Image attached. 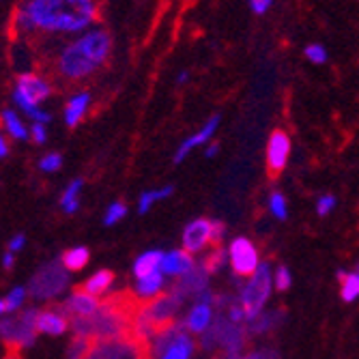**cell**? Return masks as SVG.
Instances as JSON below:
<instances>
[{
  "label": "cell",
  "instance_id": "6da1fadb",
  "mask_svg": "<svg viewBox=\"0 0 359 359\" xmlns=\"http://www.w3.org/2000/svg\"><path fill=\"white\" fill-rule=\"evenodd\" d=\"M100 0H20L11 11L13 37H78L97 26Z\"/></svg>",
  "mask_w": 359,
  "mask_h": 359
},
{
  "label": "cell",
  "instance_id": "7a4b0ae2",
  "mask_svg": "<svg viewBox=\"0 0 359 359\" xmlns=\"http://www.w3.org/2000/svg\"><path fill=\"white\" fill-rule=\"evenodd\" d=\"M114 50V39L104 26H93L78 37L58 46L52 56V72L60 82L80 84L106 67Z\"/></svg>",
  "mask_w": 359,
  "mask_h": 359
},
{
  "label": "cell",
  "instance_id": "3957f363",
  "mask_svg": "<svg viewBox=\"0 0 359 359\" xmlns=\"http://www.w3.org/2000/svg\"><path fill=\"white\" fill-rule=\"evenodd\" d=\"M54 93L52 82L37 74V72H24L15 76L13 88H11V102L18 110H22L26 116H30L35 123H50V112L41 110L39 104L46 102Z\"/></svg>",
  "mask_w": 359,
  "mask_h": 359
},
{
  "label": "cell",
  "instance_id": "277c9868",
  "mask_svg": "<svg viewBox=\"0 0 359 359\" xmlns=\"http://www.w3.org/2000/svg\"><path fill=\"white\" fill-rule=\"evenodd\" d=\"M37 310H24L20 312L13 320L11 318H3V325H0V336H3L5 346H13V348H22V346H30L35 342L37 336Z\"/></svg>",
  "mask_w": 359,
  "mask_h": 359
},
{
  "label": "cell",
  "instance_id": "5b68a950",
  "mask_svg": "<svg viewBox=\"0 0 359 359\" xmlns=\"http://www.w3.org/2000/svg\"><path fill=\"white\" fill-rule=\"evenodd\" d=\"M269 295H271V267L263 263L256 269L252 282L245 286L241 295V306L245 310L248 320H254L256 316H260V310L267 304Z\"/></svg>",
  "mask_w": 359,
  "mask_h": 359
},
{
  "label": "cell",
  "instance_id": "8992f818",
  "mask_svg": "<svg viewBox=\"0 0 359 359\" xmlns=\"http://www.w3.org/2000/svg\"><path fill=\"white\" fill-rule=\"evenodd\" d=\"M67 284V273H65L62 260H52L46 267L39 269V273L30 280V295L37 299H48L58 295L60 290H65Z\"/></svg>",
  "mask_w": 359,
  "mask_h": 359
},
{
  "label": "cell",
  "instance_id": "52a82bcc",
  "mask_svg": "<svg viewBox=\"0 0 359 359\" xmlns=\"http://www.w3.org/2000/svg\"><path fill=\"white\" fill-rule=\"evenodd\" d=\"M290 153V138L284 129H273L267 142V175L271 181H278L286 168Z\"/></svg>",
  "mask_w": 359,
  "mask_h": 359
},
{
  "label": "cell",
  "instance_id": "ba28073f",
  "mask_svg": "<svg viewBox=\"0 0 359 359\" xmlns=\"http://www.w3.org/2000/svg\"><path fill=\"white\" fill-rule=\"evenodd\" d=\"M231 263H233L235 273L241 276V278H245L250 273H256V269L260 267L258 265V252L245 237H239V239L233 241V245H231Z\"/></svg>",
  "mask_w": 359,
  "mask_h": 359
},
{
  "label": "cell",
  "instance_id": "9c48e42d",
  "mask_svg": "<svg viewBox=\"0 0 359 359\" xmlns=\"http://www.w3.org/2000/svg\"><path fill=\"white\" fill-rule=\"evenodd\" d=\"M207 278H209V271L203 265H198V267H194L191 271H187L185 276H181L172 284L170 292H175V295L181 297L183 302L187 297H201L203 292L207 290Z\"/></svg>",
  "mask_w": 359,
  "mask_h": 359
},
{
  "label": "cell",
  "instance_id": "30bf717a",
  "mask_svg": "<svg viewBox=\"0 0 359 359\" xmlns=\"http://www.w3.org/2000/svg\"><path fill=\"white\" fill-rule=\"evenodd\" d=\"M211 224L213 222H209L205 217L189 222V226L183 231V248L189 254L203 252L207 248V243H211Z\"/></svg>",
  "mask_w": 359,
  "mask_h": 359
},
{
  "label": "cell",
  "instance_id": "8fae6325",
  "mask_svg": "<svg viewBox=\"0 0 359 359\" xmlns=\"http://www.w3.org/2000/svg\"><path fill=\"white\" fill-rule=\"evenodd\" d=\"M90 102H93V97H90V93L88 90H78V93H74L69 100H67V104H65V110H62V114H65V125L67 127H78L80 123H82V118L86 116V112H88V108H90Z\"/></svg>",
  "mask_w": 359,
  "mask_h": 359
},
{
  "label": "cell",
  "instance_id": "7c38bea8",
  "mask_svg": "<svg viewBox=\"0 0 359 359\" xmlns=\"http://www.w3.org/2000/svg\"><path fill=\"white\" fill-rule=\"evenodd\" d=\"M69 316L62 312L60 306H54L52 310H46V312H39L37 314V332L41 334H50V336H60L67 332L69 327Z\"/></svg>",
  "mask_w": 359,
  "mask_h": 359
},
{
  "label": "cell",
  "instance_id": "4fadbf2b",
  "mask_svg": "<svg viewBox=\"0 0 359 359\" xmlns=\"http://www.w3.org/2000/svg\"><path fill=\"white\" fill-rule=\"evenodd\" d=\"M217 125H219V114H213V116L198 129V132H196L194 136H189V138L179 147V151H177V155H175V161H177V164H181V161L189 155L191 149H196V147L205 144L207 140H211V136L215 134Z\"/></svg>",
  "mask_w": 359,
  "mask_h": 359
},
{
  "label": "cell",
  "instance_id": "5bb4252c",
  "mask_svg": "<svg viewBox=\"0 0 359 359\" xmlns=\"http://www.w3.org/2000/svg\"><path fill=\"white\" fill-rule=\"evenodd\" d=\"M100 302H97L93 295H86V292H80V290H76L74 295L65 302L60 308H62V312L67 314V316H93L97 310H100Z\"/></svg>",
  "mask_w": 359,
  "mask_h": 359
},
{
  "label": "cell",
  "instance_id": "9a60e30c",
  "mask_svg": "<svg viewBox=\"0 0 359 359\" xmlns=\"http://www.w3.org/2000/svg\"><path fill=\"white\" fill-rule=\"evenodd\" d=\"M194 267H196L194 258L189 256L187 250H172L170 254H164V260H161V273L185 276Z\"/></svg>",
  "mask_w": 359,
  "mask_h": 359
},
{
  "label": "cell",
  "instance_id": "2e32d148",
  "mask_svg": "<svg viewBox=\"0 0 359 359\" xmlns=\"http://www.w3.org/2000/svg\"><path fill=\"white\" fill-rule=\"evenodd\" d=\"M114 282V273L110 269H102V271H97L93 278H88L84 284L76 286V290L80 292H86V295H102V292H106Z\"/></svg>",
  "mask_w": 359,
  "mask_h": 359
},
{
  "label": "cell",
  "instance_id": "e0dca14e",
  "mask_svg": "<svg viewBox=\"0 0 359 359\" xmlns=\"http://www.w3.org/2000/svg\"><path fill=\"white\" fill-rule=\"evenodd\" d=\"M209 320H211V308L207 304H196L191 312L187 314V330L189 334H198L203 336L209 330Z\"/></svg>",
  "mask_w": 359,
  "mask_h": 359
},
{
  "label": "cell",
  "instance_id": "ac0fdd59",
  "mask_svg": "<svg viewBox=\"0 0 359 359\" xmlns=\"http://www.w3.org/2000/svg\"><path fill=\"white\" fill-rule=\"evenodd\" d=\"M161 260H164V254L153 250V252H147L142 254L138 260H136V265H134V273L142 280V278H149L157 271V267H161Z\"/></svg>",
  "mask_w": 359,
  "mask_h": 359
},
{
  "label": "cell",
  "instance_id": "d6986e66",
  "mask_svg": "<svg viewBox=\"0 0 359 359\" xmlns=\"http://www.w3.org/2000/svg\"><path fill=\"white\" fill-rule=\"evenodd\" d=\"M3 127H5V132L15 140H26L30 136V132L26 129V125L22 123V118L18 116V112L13 108L3 110Z\"/></svg>",
  "mask_w": 359,
  "mask_h": 359
},
{
  "label": "cell",
  "instance_id": "ffe728a7",
  "mask_svg": "<svg viewBox=\"0 0 359 359\" xmlns=\"http://www.w3.org/2000/svg\"><path fill=\"white\" fill-rule=\"evenodd\" d=\"M88 258H90V252L86 248H72L62 254V265L67 271H82L88 263Z\"/></svg>",
  "mask_w": 359,
  "mask_h": 359
},
{
  "label": "cell",
  "instance_id": "44dd1931",
  "mask_svg": "<svg viewBox=\"0 0 359 359\" xmlns=\"http://www.w3.org/2000/svg\"><path fill=\"white\" fill-rule=\"evenodd\" d=\"M161 284H164V278H161V273H153V276H149V278H142V280H138V284H136V295L142 299V297H153V295H157L159 292V288H161Z\"/></svg>",
  "mask_w": 359,
  "mask_h": 359
},
{
  "label": "cell",
  "instance_id": "7402d4cb",
  "mask_svg": "<svg viewBox=\"0 0 359 359\" xmlns=\"http://www.w3.org/2000/svg\"><path fill=\"white\" fill-rule=\"evenodd\" d=\"M338 280L342 282V299L355 302L359 297V273L338 271Z\"/></svg>",
  "mask_w": 359,
  "mask_h": 359
},
{
  "label": "cell",
  "instance_id": "603a6c76",
  "mask_svg": "<svg viewBox=\"0 0 359 359\" xmlns=\"http://www.w3.org/2000/svg\"><path fill=\"white\" fill-rule=\"evenodd\" d=\"M80 187H82V181L78 179V181H74L67 189H65L62 198H60V205H62L65 213H74V211H78V207H80V201H78V191H80Z\"/></svg>",
  "mask_w": 359,
  "mask_h": 359
},
{
  "label": "cell",
  "instance_id": "cb8c5ba5",
  "mask_svg": "<svg viewBox=\"0 0 359 359\" xmlns=\"http://www.w3.org/2000/svg\"><path fill=\"white\" fill-rule=\"evenodd\" d=\"M191 351H194V340L189 338V334H185L161 359H189Z\"/></svg>",
  "mask_w": 359,
  "mask_h": 359
},
{
  "label": "cell",
  "instance_id": "d4e9b609",
  "mask_svg": "<svg viewBox=\"0 0 359 359\" xmlns=\"http://www.w3.org/2000/svg\"><path fill=\"white\" fill-rule=\"evenodd\" d=\"M24 299H26V290H24V288H13V290L9 292V297H5L3 302H0V312L7 314V312L18 310V308L24 304Z\"/></svg>",
  "mask_w": 359,
  "mask_h": 359
},
{
  "label": "cell",
  "instance_id": "484cf974",
  "mask_svg": "<svg viewBox=\"0 0 359 359\" xmlns=\"http://www.w3.org/2000/svg\"><path fill=\"white\" fill-rule=\"evenodd\" d=\"M304 56L312 62V65H325L330 58V52L323 43H308L304 48Z\"/></svg>",
  "mask_w": 359,
  "mask_h": 359
},
{
  "label": "cell",
  "instance_id": "4316f807",
  "mask_svg": "<svg viewBox=\"0 0 359 359\" xmlns=\"http://www.w3.org/2000/svg\"><path fill=\"white\" fill-rule=\"evenodd\" d=\"M170 194H172V187H164V189H157V191H144L140 196V207H138V211L140 213H147L153 203H157L161 198H168Z\"/></svg>",
  "mask_w": 359,
  "mask_h": 359
},
{
  "label": "cell",
  "instance_id": "83f0119b",
  "mask_svg": "<svg viewBox=\"0 0 359 359\" xmlns=\"http://www.w3.org/2000/svg\"><path fill=\"white\" fill-rule=\"evenodd\" d=\"M224 256H226V254H224L222 248H213V250L203 258V263H201V265H203V267L209 271V276H211L213 271H217V269L224 265Z\"/></svg>",
  "mask_w": 359,
  "mask_h": 359
},
{
  "label": "cell",
  "instance_id": "f1b7e54d",
  "mask_svg": "<svg viewBox=\"0 0 359 359\" xmlns=\"http://www.w3.org/2000/svg\"><path fill=\"white\" fill-rule=\"evenodd\" d=\"M248 323H250V327H248L250 334H263V332L271 330L273 316L271 314H260V316H256L254 320H248Z\"/></svg>",
  "mask_w": 359,
  "mask_h": 359
},
{
  "label": "cell",
  "instance_id": "f546056e",
  "mask_svg": "<svg viewBox=\"0 0 359 359\" xmlns=\"http://www.w3.org/2000/svg\"><path fill=\"white\" fill-rule=\"evenodd\" d=\"M60 166H62V157H60V153H48V155L41 159V164H39V168L46 170V172H54V170H58Z\"/></svg>",
  "mask_w": 359,
  "mask_h": 359
},
{
  "label": "cell",
  "instance_id": "4dcf8cb0",
  "mask_svg": "<svg viewBox=\"0 0 359 359\" xmlns=\"http://www.w3.org/2000/svg\"><path fill=\"white\" fill-rule=\"evenodd\" d=\"M271 213L278 217V219H284L286 217V201L280 191L271 194Z\"/></svg>",
  "mask_w": 359,
  "mask_h": 359
},
{
  "label": "cell",
  "instance_id": "1f68e13d",
  "mask_svg": "<svg viewBox=\"0 0 359 359\" xmlns=\"http://www.w3.org/2000/svg\"><path fill=\"white\" fill-rule=\"evenodd\" d=\"M125 213H127L125 203H114V205H110V209H108V213H106V224H108V226L116 224L118 219L125 217Z\"/></svg>",
  "mask_w": 359,
  "mask_h": 359
},
{
  "label": "cell",
  "instance_id": "d6a6232c",
  "mask_svg": "<svg viewBox=\"0 0 359 359\" xmlns=\"http://www.w3.org/2000/svg\"><path fill=\"white\" fill-rule=\"evenodd\" d=\"M276 0H248V7L254 15H265L271 7H273Z\"/></svg>",
  "mask_w": 359,
  "mask_h": 359
},
{
  "label": "cell",
  "instance_id": "836d02e7",
  "mask_svg": "<svg viewBox=\"0 0 359 359\" xmlns=\"http://www.w3.org/2000/svg\"><path fill=\"white\" fill-rule=\"evenodd\" d=\"M30 138H32V142L43 144V142H46V138H48L46 123H32V125H30Z\"/></svg>",
  "mask_w": 359,
  "mask_h": 359
},
{
  "label": "cell",
  "instance_id": "e575fe53",
  "mask_svg": "<svg viewBox=\"0 0 359 359\" xmlns=\"http://www.w3.org/2000/svg\"><path fill=\"white\" fill-rule=\"evenodd\" d=\"M224 233H226L224 222H213V224H211V245H213V248H222Z\"/></svg>",
  "mask_w": 359,
  "mask_h": 359
},
{
  "label": "cell",
  "instance_id": "d590c367",
  "mask_svg": "<svg viewBox=\"0 0 359 359\" xmlns=\"http://www.w3.org/2000/svg\"><path fill=\"white\" fill-rule=\"evenodd\" d=\"M290 286V271L286 267H278L276 271V288L278 290H288Z\"/></svg>",
  "mask_w": 359,
  "mask_h": 359
},
{
  "label": "cell",
  "instance_id": "8d00e7d4",
  "mask_svg": "<svg viewBox=\"0 0 359 359\" xmlns=\"http://www.w3.org/2000/svg\"><path fill=\"white\" fill-rule=\"evenodd\" d=\"M334 205H336V198H334V196H323V198L318 201V207H316L318 215H327V213L334 209Z\"/></svg>",
  "mask_w": 359,
  "mask_h": 359
},
{
  "label": "cell",
  "instance_id": "74e56055",
  "mask_svg": "<svg viewBox=\"0 0 359 359\" xmlns=\"http://www.w3.org/2000/svg\"><path fill=\"white\" fill-rule=\"evenodd\" d=\"M22 245H24V235H15V237L9 241V252H18Z\"/></svg>",
  "mask_w": 359,
  "mask_h": 359
},
{
  "label": "cell",
  "instance_id": "f35d334b",
  "mask_svg": "<svg viewBox=\"0 0 359 359\" xmlns=\"http://www.w3.org/2000/svg\"><path fill=\"white\" fill-rule=\"evenodd\" d=\"M3 359H22V355H20V348L7 346V353H5V357H3Z\"/></svg>",
  "mask_w": 359,
  "mask_h": 359
},
{
  "label": "cell",
  "instance_id": "ab89813d",
  "mask_svg": "<svg viewBox=\"0 0 359 359\" xmlns=\"http://www.w3.org/2000/svg\"><path fill=\"white\" fill-rule=\"evenodd\" d=\"M245 359H276V355H271V353H267V351H260V353H254V355H250V357H245Z\"/></svg>",
  "mask_w": 359,
  "mask_h": 359
},
{
  "label": "cell",
  "instance_id": "60d3db41",
  "mask_svg": "<svg viewBox=\"0 0 359 359\" xmlns=\"http://www.w3.org/2000/svg\"><path fill=\"white\" fill-rule=\"evenodd\" d=\"M9 155V144H7V136L0 138V157H7Z\"/></svg>",
  "mask_w": 359,
  "mask_h": 359
},
{
  "label": "cell",
  "instance_id": "b9f144b4",
  "mask_svg": "<svg viewBox=\"0 0 359 359\" xmlns=\"http://www.w3.org/2000/svg\"><path fill=\"white\" fill-rule=\"evenodd\" d=\"M3 265H5V269H9L11 265H13V254L9 252V254H5V260H3Z\"/></svg>",
  "mask_w": 359,
  "mask_h": 359
},
{
  "label": "cell",
  "instance_id": "7bdbcfd3",
  "mask_svg": "<svg viewBox=\"0 0 359 359\" xmlns=\"http://www.w3.org/2000/svg\"><path fill=\"white\" fill-rule=\"evenodd\" d=\"M189 80V72H181L179 76H177V84H183V82H187Z\"/></svg>",
  "mask_w": 359,
  "mask_h": 359
},
{
  "label": "cell",
  "instance_id": "ee69618b",
  "mask_svg": "<svg viewBox=\"0 0 359 359\" xmlns=\"http://www.w3.org/2000/svg\"><path fill=\"white\" fill-rule=\"evenodd\" d=\"M217 149H219V144H217V142H213V144L207 149V155H209V157H213V155L217 153Z\"/></svg>",
  "mask_w": 359,
  "mask_h": 359
},
{
  "label": "cell",
  "instance_id": "f6af8a7d",
  "mask_svg": "<svg viewBox=\"0 0 359 359\" xmlns=\"http://www.w3.org/2000/svg\"><path fill=\"white\" fill-rule=\"evenodd\" d=\"M224 359H239V357H231V355H228V357H224Z\"/></svg>",
  "mask_w": 359,
  "mask_h": 359
},
{
  "label": "cell",
  "instance_id": "bcb514c9",
  "mask_svg": "<svg viewBox=\"0 0 359 359\" xmlns=\"http://www.w3.org/2000/svg\"><path fill=\"white\" fill-rule=\"evenodd\" d=\"M357 273H359V263H357Z\"/></svg>",
  "mask_w": 359,
  "mask_h": 359
}]
</instances>
